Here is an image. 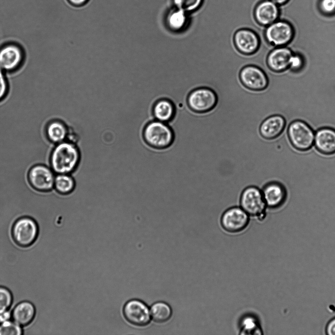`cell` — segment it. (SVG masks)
I'll use <instances>...</instances> for the list:
<instances>
[{
  "mask_svg": "<svg viewBox=\"0 0 335 335\" xmlns=\"http://www.w3.org/2000/svg\"><path fill=\"white\" fill-rule=\"evenodd\" d=\"M314 146L323 155L335 154V129L329 127H324L315 131Z\"/></svg>",
  "mask_w": 335,
  "mask_h": 335,
  "instance_id": "16",
  "label": "cell"
},
{
  "mask_svg": "<svg viewBox=\"0 0 335 335\" xmlns=\"http://www.w3.org/2000/svg\"><path fill=\"white\" fill-rule=\"evenodd\" d=\"M69 2L75 5H81L87 2L88 0H68Z\"/></svg>",
  "mask_w": 335,
  "mask_h": 335,
  "instance_id": "33",
  "label": "cell"
},
{
  "mask_svg": "<svg viewBox=\"0 0 335 335\" xmlns=\"http://www.w3.org/2000/svg\"><path fill=\"white\" fill-rule=\"evenodd\" d=\"M277 5H281L285 3L288 0H271Z\"/></svg>",
  "mask_w": 335,
  "mask_h": 335,
  "instance_id": "35",
  "label": "cell"
},
{
  "mask_svg": "<svg viewBox=\"0 0 335 335\" xmlns=\"http://www.w3.org/2000/svg\"><path fill=\"white\" fill-rule=\"evenodd\" d=\"M293 54V52L286 46L275 47L268 54L267 65L274 72L284 71L289 68Z\"/></svg>",
  "mask_w": 335,
  "mask_h": 335,
  "instance_id": "14",
  "label": "cell"
},
{
  "mask_svg": "<svg viewBox=\"0 0 335 335\" xmlns=\"http://www.w3.org/2000/svg\"><path fill=\"white\" fill-rule=\"evenodd\" d=\"M202 0H173L175 6L178 9L185 12H191L198 8Z\"/></svg>",
  "mask_w": 335,
  "mask_h": 335,
  "instance_id": "28",
  "label": "cell"
},
{
  "mask_svg": "<svg viewBox=\"0 0 335 335\" xmlns=\"http://www.w3.org/2000/svg\"><path fill=\"white\" fill-rule=\"evenodd\" d=\"M150 314L154 321L161 323L170 319L172 315V310L168 304L163 302H158L154 304L151 307Z\"/></svg>",
  "mask_w": 335,
  "mask_h": 335,
  "instance_id": "22",
  "label": "cell"
},
{
  "mask_svg": "<svg viewBox=\"0 0 335 335\" xmlns=\"http://www.w3.org/2000/svg\"><path fill=\"white\" fill-rule=\"evenodd\" d=\"M288 121L280 115H274L266 118L261 124L259 133L262 137L266 140H272L279 136L284 130Z\"/></svg>",
  "mask_w": 335,
  "mask_h": 335,
  "instance_id": "15",
  "label": "cell"
},
{
  "mask_svg": "<svg viewBox=\"0 0 335 335\" xmlns=\"http://www.w3.org/2000/svg\"><path fill=\"white\" fill-rule=\"evenodd\" d=\"M12 295L5 287L0 286V315L7 312L12 303Z\"/></svg>",
  "mask_w": 335,
  "mask_h": 335,
  "instance_id": "25",
  "label": "cell"
},
{
  "mask_svg": "<svg viewBox=\"0 0 335 335\" xmlns=\"http://www.w3.org/2000/svg\"><path fill=\"white\" fill-rule=\"evenodd\" d=\"M22 59L20 49L14 45H9L0 51V66L5 70L15 68Z\"/></svg>",
  "mask_w": 335,
  "mask_h": 335,
  "instance_id": "19",
  "label": "cell"
},
{
  "mask_svg": "<svg viewBox=\"0 0 335 335\" xmlns=\"http://www.w3.org/2000/svg\"><path fill=\"white\" fill-rule=\"evenodd\" d=\"M240 78L242 83L249 89L260 91L268 85V77L260 68L254 65L243 67L240 73Z\"/></svg>",
  "mask_w": 335,
  "mask_h": 335,
  "instance_id": "11",
  "label": "cell"
},
{
  "mask_svg": "<svg viewBox=\"0 0 335 335\" xmlns=\"http://www.w3.org/2000/svg\"><path fill=\"white\" fill-rule=\"evenodd\" d=\"M22 330L15 322L5 321L0 324V335H20Z\"/></svg>",
  "mask_w": 335,
  "mask_h": 335,
  "instance_id": "27",
  "label": "cell"
},
{
  "mask_svg": "<svg viewBox=\"0 0 335 335\" xmlns=\"http://www.w3.org/2000/svg\"><path fill=\"white\" fill-rule=\"evenodd\" d=\"M38 228L36 222L31 218L24 217L15 221L12 229L14 242L19 246L27 247L36 240Z\"/></svg>",
  "mask_w": 335,
  "mask_h": 335,
  "instance_id": "5",
  "label": "cell"
},
{
  "mask_svg": "<svg viewBox=\"0 0 335 335\" xmlns=\"http://www.w3.org/2000/svg\"><path fill=\"white\" fill-rule=\"evenodd\" d=\"M9 318V314L8 312H6L0 315V322H3L6 321V320Z\"/></svg>",
  "mask_w": 335,
  "mask_h": 335,
  "instance_id": "34",
  "label": "cell"
},
{
  "mask_svg": "<svg viewBox=\"0 0 335 335\" xmlns=\"http://www.w3.org/2000/svg\"><path fill=\"white\" fill-rule=\"evenodd\" d=\"M75 186V180L70 174H58L55 177L54 187L58 193L63 195L69 194Z\"/></svg>",
  "mask_w": 335,
  "mask_h": 335,
  "instance_id": "21",
  "label": "cell"
},
{
  "mask_svg": "<svg viewBox=\"0 0 335 335\" xmlns=\"http://www.w3.org/2000/svg\"><path fill=\"white\" fill-rule=\"evenodd\" d=\"M279 14L278 5L271 0L260 2L257 5L254 11L256 22L263 26H267L276 21Z\"/></svg>",
  "mask_w": 335,
  "mask_h": 335,
  "instance_id": "17",
  "label": "cell"
},
{
  "mask_svg": "<svg viewBox=\"0 0 335 335\" xmlns=\"http://www.w3.org/2000/svg\"><path fill=\"white\" fill-rule=\"evenodd\" d=\"M46 133L51 142L58 144L65 141L68 131L65 126L61 123L53 122L48 126Z\"/></svg>",
  "mask_w": 335,
  "mask_h": 335,
  "instance_id": "20",
  "label": "cell"
},
{
  "mask_svg": "<svg viewBox=\"0 0 335 335\" xmlns=\"http://www.w3.org/2000/svg\"><path fill=\"white\" fill-rule=\"evenodd\" d=\"M187 101L189 106L193 110L204 112L210 110L215 106L217 99L213 90L201 87L193 90L189 94Z\"/></svg>",
  "mask_w": 335,
  "mask_h": 335,
  "instance_id": "8",
  "label": "cell"
},
{
  "mask_svg": "<svg viewBox=\"0 0 335 335\" xmlns=\"http://www.w3.org/2000/svg\"><path fill=\"white\" fill-rule=\"evenodd\" d=\"M174 108L173 103L168 99L160 101L154 107L156 117L160 121L168 122L174 115Z\"/></svg>",
  "mask_w": 335,
  "mask_h": 335,
  "instance_id": "23",
  "label": "cell"
},
{
  "mask_svg": "<svg viewBox=\"0 0 335 335\" xmlns=\"http://www.w3.org/2000/svg\"><path fill=\"white\" fill-rule=\"evenodd\" d=\"M123 314L129 323L137 326H145L150 320V313L148 307L139 300L128 301L124 306Z\"/></svg>",
  "mask_w": 335,
  "mask_h": 335,
  "instance_id": "10",
  "label": "cell"
},
{
  "mask_svg": "<svg viewBox=\"0 0 335 335\" xmlns=\"http://www.w3.org/2000/svg\"><path fill=\"white\" fill-rule=\"evenodd\" d=\"M326 332L328 335H335V318L331 320L328 324Z\"/></svg>",
  "mask_w": 335,
  "mask_h": 335,
  "instance_id": "32",
  "label": "cell"
},
{
  "mask_svg": "<svg viewBox=\"0 0 335 335\" xmlns=\"http://www.w3.org/2000/svg\"><path fill=\"white\" fill-rule=\"evenodd\" d=\"M250 216L240 206H233L226 210L221 217V224L227 232L235 233L244 230L248 226Z\"/></svg>",
  "mask_w": 335,
  "mask_h": 335,
  "instance_id": "7",
  "label": "cell"
},
{
  "mask_svg": "<svg viewBox=\"0 0 335 335\" xmlns=\"http://www.w3.org/2000/svg\"><path fill=\"white\" fill-rule=\"evenodd\" d=\"M80 161V153L77 146L69 141L57 144L52 152L50 164L52 169L58 174H71Z\"/></svg>",
  "mask_w": 335,
  "mask_h": 335,
  "instance_id": "1",
  "label": "cell"
},
{
  "mask_svg": "<svg viewBox=\"0 0 335 335\" xmlns=\"http://www.w3.org/2000/svg\"><path fill=\"white\" fill-rule=\"evenodd\" d=\"M287 133L291 145L298 151H307L314 146L315 131L303 121L291 122L288 126Z\"/></svg>",
  "mask_w": 335,
  "mask_h": 335,
  "instance_id": "3",
  "label": "cell"
},
{
  "mask_svg": "<svg viewBox=\"0 0 335 335\" xmlns=\"http://www.w3.org/2000/svg\"><path fill=\"white\" fill-rule=\"evenodd\" d=\"M293 54L292 56L290 64L288 69L293 71H298L301 70L304 66L305 59L300 52L293 51Z\"/></svg>",
  "mask_w": 335,
  "mask_h": 335,
  "instance_id": "29",
  "label": "cell"
},
{
  "mask_svg": "<svg viewBox=\"0 0 335 335\" xmlns=\"http://www.w3.org/2000/svg\"><path fill=\"white\" fill-rule=\"evenodd\" d=\"M243 329L241 334L243 335H260L261 331L259 329L255 319L251 317L245 318L243 322Z\"/></svg>",
  "mask_w": 335,
  "mask_h": 335,
  "instance_id": "26",
  "label": "cell"
},
{
  "mask_svg": "<svg viewBox=\"0 0 335 335\" xmlns=\"http://www.w3.org/2000/svg\"><path fill=\"white\" fill-rule=\"evenodd\" d=\"M55 178L52 170L43 165L32 167L28 175L30 185L33 188L40 192L50 191L54 186Z\"/></svg>",
  "mask_w": 335,
  "mask_h": 335,
  "instance_id": "9",
  "label": "cell"
},
{
  "mask_svg": "<svg viewBox=\"0 0 335 335\" xmlns=\"http://www.w3.org/2000/svg\"><path fill=\"white\" fill-rule=\"evenodd\" d=\"M240 206L250 216L263 220L268 213L261 189L255 186H250L242 191L240 198Z\"/></svg>",
  "mask_w": 335,
  "mask_h": 335,
  "instance_id": "2",
  "label": "cell"
},
{
  "mask_svg": "<svg viewBox=\"0 0 335 335\" xmlns=\"http://www.w3.org/2000/svg\"><path fill=\"white\" fill-rule=\"evenodd\" d=\"M6 90V82L2 73V68L0 66V99L4 96Z\"/></svg>",
  "mask_w": 335,
  "mask_h": 335,
  "instance_id": "31",
  "label": "cell"
},
{
  "mask_svg": "<svg viewBox=\"0 0 335 335\" xmlns=\"http://www.w3.org/2000/svg\"><path fill=\"white\" fill-rule=\"evenodd\" d=\"M35 315V309L33 305L29 302L24 301L19 303L14 308L12 317L15 323L21 326L29 324Z\"/></svg>",
  "mask_w": 335,
  "mask_h": 335,
  "instance_id": "18",
  "label": "cell"
},
{
  "mask_svg": "<svg viewBox=\"0 0 335 335\" xmlns=\"http://www.w3.org/2000/svg\"><path fill=\"white\" fill-rule=\"evenodd\" d=\"M167 24L172 31H179L183 29L187 25L185 12L180 9L172 12L167 18Z\"/></svg>",
  "mask_w": 335,
  "mask_h": 335,
  "instance_id": "24",
  "label": "cell"
},
{
  "mask_svg": "<svg viewBox=\"0 0 335 335\" xmlns=\"http://www.w3.org/2000/svg\"><path fill=\"white\" fill-rule=\"evenodd\" d=\"M143 137L147 144L158 149L168 148L175 140L173 130L163 122L149 124L143 131Z\"/></svg>",
  "mask_w": 335,
  "mask_h": 335,
  "instance_id": "4",
  "label": "cell"
},
{
  "mask_svg": "<svg viewBox=\"0 0 335 335\" xmlns=\"http://www.w3.org/2000/svg\"><path fill=\"white\" fill-rule=\"evenodd\" d=\"M233 39L237 49L245 54L254 53L260 46L259 35L249 28H243L237 30L234 34Z\"/></svg>",
  "mask_w": 335,
  "mask_h": 335,
  "instance_id": "13",
  "label": "cell"
},
{
  "mask_svg": "<svg viewBox=\"0 0 335 335\" xmlns=\"http://www.w3.org/2000/svg\"><path fill=\"white\" fill-rule=\"evenodd\" d=\"M319 8L322 12L327 15L335 13V0H320Z\"/></svg>",
  "mask_w": 335,
  "mask_h": 335,
  "instance_id": "30",
  "label": "cell"
},
{
  "mask_svg": "<svg viewBox=\"0 0 335 335\" xmlns=\"http://www.w3.org/2000/svg\"><path fill=\"white\" fill-rule=\"evenodd\" d=\"M264 200L268 208L281 206L285 202L287 191L281 182L271 181L266 183L261 189Z\"/></svg>",
  "mask_w": 335,
  "mask_h": 335,
  "instance_id": "12",
  "label": "cell"
},
{
  "mask_svg": "<svg viewBox=\"0 0 335 335\" xmlns=\"http://www.w3.org/2000/svg\"><path fill=\"white\" fill-rule=\"evenodd\" d=\"M264 34L266 41L274 47L287 46L292 40L294 29L290 23L283 20L276 21L267 26Z\"/></svg>",
  "mask_w": 335,
  "mask_h": 335,
  "instance_id": "6",
  "label": "cell"
}]
</instances>
